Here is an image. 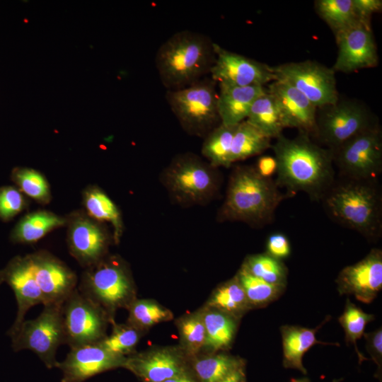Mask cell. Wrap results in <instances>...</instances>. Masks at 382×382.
I'll list each match as a JSON object with an SVG mask.
<instances>
[{"mask_svg":"<svg viewBox=\"0 0 382 382\" xmlns=\"http://www.w3.org/2000/svg\"><path fill=\"white\" fill-rule=\"evenodd\" d=\"M271 146L277 161L278 187L286 196L298 192L313 200L321 199L335 181L331 150L313 142L310 135L299 132L295 138L281 134Z\"/></svg>","mask_w":382,"mask_h":382,"instance_id":"cell-1","label":"cell"},{"mask_svg":"<svg viewBox=\"0 0 382 382\" xmlns=\"http://www.w3.org/2000/svg\"><path fill=\"white\" fill-rule=\"evenodd\" d=\"M215 42L203 33L184 30L158 47L155 64L167 91L188 86L209 74L215 60Z\"/></svg>","mask_w":382,"mask_h":382,"instance_id":"cell-2","label":"cell"},{"mask_svg":"<svg viewBox=\"0 0 382 382\" xmlns=\"http://www.w3.org/2000/svg\"><path fill=\"white\" fill-rule=\"evenodd\" d=\"M321 199L329 216L341 225L367 239L381 235L382 197L375 180L334 181Z\"/></svg>","mask_w":382,"mask_h":382,"instance_id":"cell-3","label":"cell"},{"mask_svg":"<svg viewBox=\"0 0 382 382\" xmlns=\"http://www.w3.org/2000/svg\"><path fill=\"white\" fill-rule=\"evenodd\" d=\"M284 196L274 180L262 176L255 168L238 167L230 180L223 214L231 220L266 224Z\"/></svg>","mask_w":382,"mask_h":382,"instance_id":"cell-4","label":"cell"},{"mask_svg":"<svg viewBox=\"0 0 382 382\" xmlns=\"http://www.w3.org/2000/svg\"><path fill=\"white\" fill-rule=\"evenodd\" d=\"M217 83L209 76L177 90L167 91L166 101L182 127L190 134L211 132L220 122Z\"/></svg>","mask_w":382,"mask_h":382,"instance_id":"cell-5","label":"cell"},{"mask_svg":"<svg viewBox=\"0 0 382 382\" xmlns=\"http://www.w3.org/2000/svg\"><path fill=\"white\" fill-rule=\"evenodd\" d=\"M83 274L79 291L103 308L113 323L115 312L127 309L136 299L133 282L123 265L116 261L98 262Z\"/></svg>","mask_w":382,"mask_h":382,"instance_id":"cell-6","label":"cell"},{"mask_svg":"<svg viewBox=\"0 0 382 382\" xmlns=\"http://www.w3.org/2000/svg\"><path fill=\"white\" fill-rule=\"evenodd\" d=\"M377 125L368 108L357 100H339L318 109L314 136L333 151L361 132Z\"/></svg>","mask_w":382,"mask_h":382,"instance_id":"cell-7","label":"cell"},{"mask_svg":"<svg viewBox=\"0 0 382 382\" xmlns=\"http://www.w3.org/2000/svg\"><path fill=\"white\" fill-rule=\"evenodd\" d=\"M62 305H45L37 318L24 320L9 336L13 351L31 350L47 367L56 366L57 350L65 344Z\"/></svg>","mask_w":382,"mask_h":382,"instance_id":"cell-8","label":"cell"},{"mask_svg":"<svg viewBox=\"0 0 382 382\" xmlns=\"http://www.w3.org/2000/svg\"><path fill=\"white\" fill-rule=\"evenodd\" d=\"M332 152L344 178L375 180L382 170V134L379 125L352 137Z\"/></svg>","mask_w":382,"mask_h":382,"instance_id":"cell-9","label":"cell"},{"mask_svg":"<svg viewBox=\"0 0 382 382\" xmlns=\"http://www.w3.org/2000/svg\"><path fill=\"white\" fill-rule=\"evenodd\" d=\"M62 314L65 344L70 348L98 343L112 323L106 312L77 288L64 302Z\"/></svg>","mask_w":382,"mask_h":382,"instance_id":"cell-10","label":"cell"},{"mask_svg":"<svg viewBox=\"0 0 382 382\" xmlns=\"http://www.w3.org/2000/svg\"><path fill=\"white\" fill-rule=\"evenodd\" d=\"M276 80L290 84L304 95L317 109L335 103L340 98L335 72L318 62L306 60L273 66Z\"/></svg>","mask_w":382,"mask_h":382,"instance_id":"cell-11","label":"cell"},{"mask_svg":"<svg viewBox=\"0 0 382 382\" xmlns=\"http://www.w3.org/2000/svg\"><path fill=\"white\" fill-rule=\"evenodd\" d=\"M215 60L210 77L233 86H263L276 80L273 66L229 51L215 42Z\"/></svg>","mask_w":382,"mask_h":382,"instance_id":"cell-12","label":"cell"},{"mask_svg":"<svg viewBox=\"0 0 382 382\" xmlns=\"http://www.w3.org/2000/svg\"><path fill=\"white\" fill-rule=\"evenodd\" d=\"M370 25L359 21L335 35L338 47L332 68L335 72L352 73L378 64L377 47Z\"/></svg>","mask_w":382,"mask_h":382,"instance_id":"cell-13","label":"cell"},{"mask_svg":"<svg viewBox=\"0 0 382 382\" xmlns=\"http://www.w3.org/2000/svg\"><path fill=\"white\" fill-rule=\"evenodd\" d=\"M187 357L180 347H157L127 356L124 367L144 382H163L189 373Z\"/></svg>","mask_w":382,"mask_h":382,"instance_id":"cell-14","label":"cell"},{"mask_svg":"<svg viewBox=\"0 0 382 382\" xmlns=\"http://www.w3.org/2000/svg\"><path fill=\"white\" fill-rule=\"evenodd\" d=\"M212 170L191 154L178 157L168 170L170 189L180 199L199 202L210 195L215 187Z\"/></svg>","mask_w":382,"mask_h":382,"instance_id":"cell-15","label":"cell"},{"mask_svg":"<svg viewBox=\"0 0 382 382\" xmlns=\"http://www.w3.org/2000/svg\"><path fill=\"white\" fill-rule=\"evenodd\" d=\"M340 294L353 295L369 303L382 288V251L372 249L358 262L343 268L336 279Z\"/></svg>","mask_w":382,"mask_h":382,"instance_id":"cell-16","label":"cell"},{"mask_svg":"<svg viewBox=\"0 0 382 382\" xmlns=\"http://www.w3.org/2000/svg\"><path fill=\"white\" fill-rule=\"evenodd\" d=\"M126 358L96 343L70 348L65 359L56 366L63 372L62 382H82L105 371L124 367Z\"/></svg>","mask_w":382,"mask_h":382,"instance_id":"cell-17","label":"cell"},{"mask_svg":"<svg viewBox=\"0 0 382 382\" xmlns=\"http://www.w3.org/2000/svg\"><path fill=\"white\" fill-rule=\"evenodd\" d=\"M29 257L43 296V306L64 303L76 288V277L73 272L47 254H35Z\"/></svg>","mask_w":382,"mask_h":382,"instance_id":"cell-18","label":"cell"},{"mask_svg":"<svg viewBox=\"0 0 382 382\" xmlns=\"http://www.w3.org/2000/svg\"><path fill=\"white\" fill-rule=\"evenodd\" d=\"M267 89L277 103L286 128H296L301 133L314 134L318 109L304 95L278 79L269 83Z\"/></svg>","mask_w":382,"mask_h":382,"instance_id":"cell-19","label":"cell"},{"mask_svg":"<svg viewBox=\"0 0 382 382\" xmlns=\"http://www.w3.org/2000/svg\"><path fill=\"white\" fill-rule=\"evenodd\" d=\"M1 272L4 282L14 292L18 306L16 319L7 332L10 336L23 322L28 311L35 305H43L44 299L33 273L29 256L15 257Z\"/></svg>","mask_w":382,"mask_h":382,"instance_id":"cell-20","label":"cell"},{"mask_svg":"<svg viewBox=\"0 0 382 382\" xmlns=\"http://www.w3.org/2000/svg\"><path fill=\"white\" fill-rule=\"evenodd\" d=\"M218 112L225 125H237L246 120L254 101L267 91L263 86H233L217 84Z\"/></svg>","mask_w":382,"mask_h":382,"instance_id":"cell-21","label":"cell"},{"mask_svg":"<svg viewBox=\"0 0 382 382\" xmlns=\"http://www.w3.org/2000/svg\"><path fill=\"white\" fill-rule=\"evenodd\" d=\"M69 243L72 255L88 266L99 262L106 247L105 237L101 229L84 218L76 220L71 225Z\"/></svg>","mask_w":382,"mask_h":382,"instance_id":"cell-22","label":"cell"},{"mask_svg":"<svg viewBox=\"0 0 382 382\" xmlns=\"http://www.w3.org/2000/svg\"><path fill=\"white\" fill-rule=\"evenodd\" d=\"M330 318L329 316L326 317L323 323L313 329L289 325L281 327L283 365L285 368L298 369L303 374H306L302 364L304 354L317 344L335 345V343L324 342L316 338V332Z\"/></svg>","mask_w":382,"mask_h":382,"instance_id":"cell-23","label":"cell"},{"mask_svg":"<svg viewBox=\"0 0 382 382\" xmlns=\"http://www.w3.org/2000/svg\"><path fill=\"white\" fill-rule=\"evenodd\" d=\"M206 339L203 350L209 354L229 349L234 340L238 320L217 309H201Z\"/></svg>","mask_w":382,"mask_h":382,"instance_id":"cell-24","label":"cell"},{"mask_svg":"<svg viewBox=\"0 0 382 382\" xmlns=\"http://www.w3.org/2000/svg\"><path fill=\"white\" fill-rule=\"evenodd\" d=\"M245 120L270 139L282 134L286 128L277 103L267 89L254 101Z\"/></svg>","mask_w":382,"mask_h":382,"instance_id":"cell-25","label":"cell"},{"mask_svg":"<svg viewBox=\"0 0 382 382\" xmlns=\"http://www.w3.org/2000/svg\"><path fill=\"white\" fill-rule=\"evenodd\" d=\"M206 306L217 309L238 320L252 309L237 275L215 289Z\"/></svg>","mask_w":382,"mask_h":382,"instance_id":"cell-26","label":"cell"},{"mask_svg":"<svg viewBox=\"0 0 382 382\" xmlns=\"http://www.w3.org/2000/svg\"><path fill=\"white\" fill-rule=\"evenodd\" d=\"M271 139L246 120L237 125L231 149L230 163L262 154L270 148Z\"/></svg>","mask_w":382,"mask_h":382,"instance_id":"cell-27","label":"cell"},{"mask_svg":"<svg viewBox=\"0 0 382 382\" xmlns=\"http://www.w3.org/2000/svg\"><path fill=\"white\" fill-rule=\"evenodd\" d=\"M242 366H244L242 359L225 352L193 358V369L200 382H221Z\"/></svg>","mask_w":382,"mask_h":382,"instance_id":"cell-28","label":"cell"},{"mask_svg":"<svg viewBox=\"0 0 382 382\" xmlns=\"http://www.w3.org/2000/svg\"><path fill=\"white\" fill-rule=\"evenodd\" d=\"M64 224L62 218L51 212H34L25 216L18 224L13 231V239L20 243H34Z\"/></svg>","mask_w":382,"mask_h":382,"instance_id":"cell-29","label":"cell"},{"mask_svg":"<svg viewBox=\"0 0 382 382\" xmlns=\"http://www.w3.org/2000/svg\"><path fill=\"white\" fill-rule=\"evenodd\" d=\"M237 125L220 123L207 134L202 145V154L212 166H231V149Z\"/></svg>","mask_w":382,"mask_h":382,"instance_id":"cell-30","label":"cell"},{"mask_svg":"<svg viewBox=\"0 0 382 382\" xmlns=\"http://www.w3.org/2000/svg\"><path fill=\"white\" fill-rule=\"evenodd\" d=\"M241 267L251 275L269 284L286 287L288 270L282 260L267 253L248 256Z\"/></svg>","mask_w":382,"mask_h":382,"instance_id":"cell-31","label":"cell"},{"mask_svg":"<svg viewBox=\"0 0 382 382\" xmlns=\"http://www.w3.org/2000/svg\"><path fill=\"white\" fill-rule=\"evenodd\" d=\"M315 8L334 35L360 21L352 0H318L315 1Z\"/></svg>","mask_w":382,"mask_h":382,"instance_id":"cell-32","label":"cell"},{"mask_svg":"<svg viewBox=\"0 0 382 382\" xmlns=\"http://www.w3.org/2000/svg\"><path fill=\"white\" fill-rule=\"evenodd\" d=\"M180 348L190 357H195L203 350L206 333L202 311L185 315L176 320Z\"/></svg>","mask_w":382,"mask_h":382,"instance_id":"cell-33","label":"cell"},{"mask_svg":"<svg viewBox=\"0 0 382 382\" xmlns=\"http://www.w3.org/2000/svg\"><path fill=\"white\" fill-rule=\"evenodd\" d=\"M127 310L129 316L127 323L141 331L173 318L170 310L150 299H135Z\"/></svg>","mask_w":382,"mask_h":382,"instance_id":"cell-34","label":"cell"},{"mask_svg":"<svg viewBox=\"0 0 382 382\" xmlns=\"http://www.w3.org/2000/svg\"><path fill=\"white\" fill-rule=\"evenodd\" d=\"M236 275L252 308L267 306L277 299L285 289L284 286L271 284L258 279L242 267Z\"/></svg>","mask_w":382,"mask_h":382,"instance_id":"cell-35","label":"cell"},{"mask_svg":"<svg viewBox=\"0 0 382 382\" xmlns=\"http://www.w3.org/2000/svg\"><path fill=\"white\" fill-rule=\"evenodd\" d=\"M374 319V315L364 312L349 299L346 301L342 314L338 318L345 331V341L347 344L354 345L359 362L368 359L359 351L357 340L364 335L366 325Z\"/></svg>","mask_w":382,"mask_h":382,"instance_id":"cell-36","label":"cell"},{"mask_svg":"<svg viewBox=\"0 0 382 382\" xmlns=\"http://www.w3.org/2000/svg\"><path fill=\"white\" fill-rule=\"evenodd\" d=\"M84 202L91 216L112 224L115 240L118 241L122 232V222L119 211L113 202L104 192L97 189L87 191Z\"/></svg>","mask_w":382,"mask_h":382,"instance_id":"cell-37","label":"cell"},{"mask_svg":"<svg viewBox=\"0 0 382 382\" xmlns=\"http://www.w3.org/2000/svg\"><path fill=\"white\" fill-rule=\"evenodd\" d=\"M141 330L128 324L113 323L112 330L98 342L109 352L120 357H127L134 352L141 334Z\"/></svg>","mask_w":382,"mask_h":382,"instance_id":"cell-38","label":"cell"},{"mask_svg":"<svg viewBox=\"0 0 382 382\" xmlns=\"http://www.w3.org/2000/svg\"><path fill=\"white\" fill-rule=\"evenodd\" d=\"M13 179L28 196L38 201H47L50 190L45 178L38 172L28 168L17 169Z\"/></svg>","mask_w":382,"mask_h":382,"instance_id":"cell-39","label":"cell"},{"mask_svg":"<svg viewBox=\"0 0 382 382\" xmlns=\"http://www.w3.org/2000/svg\"><path fill=\"white\" fill-rule=\"evenodd\" d=\"M24 201L21 193L12 187L0 189V217L9 219L22 210Z\"/></svg>","mask_w":382,"mask_h":382,"instance_id":"cell-40","label":"cell"},{"mask_svg":"<svg viewBox=\"0 0 382 382\" xmlns=\"http://www.w3.org/2000/svg\"><path fill=\"white\" fill-rule=\"evenodd\" d=\"M266 248V253L280 260L287 257L291 253L289 241L282 233L270 234L267 240Z\"/></svg>","mask_w":382,"mask_h":382,"instance_id":"cell-41","label":"cell"},{"mask_svg":"<svg viewBox=\"0 0 382 382\" xmlns=\"http://www.w3.org/2000/svg\"><path fill=\"white\" fill-rule=\"evenodd\" d=\"M366 340V347L367 352L371 357L373 361L378 366V370H381L382 364V330L381 328L376 330L364 333Z\"/></svg>","mask_w":382,"mask_h":382,"instance_id":"cell-42","label":"cell"},{"mask_svg":"<svg viewBox=\"0 0 382 382\" xmlns=\"http://www.w3.org/2000/svg\"><path fill=\"white\" fill-rule=\"evenodd\" d=\"M354 8L359 20L370 24L372 14L382 9L381 0H352Z\"/></svg>","mask_w":382,"mask_h":382,"instance_id":"cell-43","label":"cell"},{"mask_svg":"<svg viewBox=\"0 0 382 382\" xmlns=\"http://www.w3.org/2000/svg\"><path fill=\"white\" fill-rule=\"evenodd\" d=\"M255 169L262 176L271 178L277 171V161L274 156L266 155L260 157Z\"/></svg>","mask_w":382,"mask_h":382,"instance_id":"cell-44","label":"cell"},{"mask_svg":"<svg viewBox=\"0 0 382 382\" xmlns=\"http://www.w3.org/2000/svg\"><path fill=\"white\" fill-rule=\"evenodd\" d=\"M221 382H245L244 366L237 369Z\"/></svg>","mask_w":382,"mask_h":382,"instance_id":"cell-45","label":"cell"},{"mask_svg":"<svg viewBox=\"0 0 382 382\" xmlns=\"http://www.w3.org/2000/svg\"><path fill=\"white\" fill-rule=\"evenodd\" d=\"M163 382H197L190 373L168 378Z\"/></svg>","mask_w":382,"mask_h":382,"instance_id":"cell-46","label":"cell"},{"mask_svg":"<svg viewBox=\"0 0 382 382\" xmlns=\"http://www.w3.org/2000/svg\"><path fill=\"white\" fill-rule=\"evenodd\" d=\"M3 282L4 281H3V277H2V272L1 270H0V284Z\"/></svg>","mask_w":382,"mask_h":382,"instance_id":"cell-47","label":"cell"},{"mask_svg":"<svg viewBox=\"0 0 382 382\" xmlns=\"http://www.w3.org/2000/svg\"><path fill=\"white\" fill-rule=\"evenodd\" d=\"M339 380H334L332 382H339Z\"/></svg>","mask_w":382,"mask_h":382,"instance_id":"cell-48","label":"cell"}]
</instances>
